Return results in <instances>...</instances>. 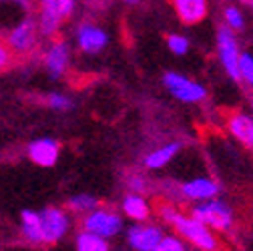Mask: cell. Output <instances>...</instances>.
Returning a JSON list of instances; mask_svg holds the SVG:
<instances>
[{
    "mask_svg": "<svg viewBox=\"0 0 253 251\" xmlns=\"http://www.w3.org/2000/svg\"><path fill=\"white\" fill-rule=\"evenodd\" d=\"M71 229V217L60 207H44L42 211L20 213V233L28 243L54 245Z\"/></svg>",
    "mask_w": 253,
    "mask_h": 251,
    "instance_id": "cell-1",
    "label": "cell"
},
{
    "mask_svg": "<svg viewBox=\"0 0 253 251\" xmlns=\"http://www.w3.org/2000/svg\"><path fill=\"white\" fill-rule=\"evenodd\" d=\"M159 217L165 223L173 225V229L189 243H193L197 249L201 251H215L217 239L215 235L207 229V225H203L201 221H197L191 215H183L179 213V209H175L173 205H161L159 207Z\"/></svg>",
    "mask_w": 253,
    "mask_h": 251,
    "instance_id": "cell-2",
    "label": "cell"
},
{
    "mask_svg": "<svg viewBox=\"0 0 253 251\" xmlns=\"http://www.w3.org/2000/svg\"><path fill=\"white\" fill-rule=\"evenodd\" d=\"M163 84L177 101L187 103V105L201 103L207 97V88L201 83L189 79V77H185L181 73H173V71L165 73L163 75Z\"/></svg>",
    "mask_w": 253,
    "mask_h": 251,
    "instance_id": "cell-3",
    "label": "cell"
},
{
    "mask_svg": "<svg viewBox=\"0 0 253 251\" xmlns=\"http://www.w3.org/2000/svg\"><path fill=\"white\" fill-rule=\"evenodd\" d=\"M84 231H90L94 235H101L105 239H111L115 235L121 233L123 229V219L115 209L109 207H97L94 211L83 215V221H81Z\"/></svg>",
    "mask_w": 253,
    "mask_h": 251,
    "instance_id": "cell-4",
    "label": "cell"
},
{
    "mask_svg": "<svg viewBox=\"0 0 253 251\" xmlns=\"http://www.w3.org/2000/svg\"><path fill=\"white\" fill-rule=\"evenodd\" d=\"M217 54H219L221 65H223V71L229 75V79L241 81V75H239L241 50H239V42L233 35V30L229 26L217 28Z\"/></svg>",
    "mask_w": 253,
    "mask_h": 251,
    "instance_id": "cell-5",
    "label": "cell"
},
{
    "mask_svg": "<svg viewBox=\"0 0 253 251\" xmlns=\"http://www.w3.org/2000/svg\"><path fill=\"white\" fill-rule=\"evenodd\" d=\"M75 10V0H41V18L39 28L44 37H52L67 16Z\"/></svg>",
    "mask_w": 253,
    "mask_h": 251,
    "instance_id": "cell-6",
    "label": "cell"
},
{
    "mask_svg": "<svg viewBox=\"0 0 253 251\" xmlns=\"http://www.w3.org/2000/svg\"><path fill=\"white\" fill-rule=\"evenodd\" d=\"M191 217H195L197 221H201V223L207 225V227L221 229V231L229 229V227H231V221H233L231 209H229L225 203L213 201V199L197 203V205L191 209Z\"/></svg>",
    "mask_w": 253,
    "mask_h": 251,
    "instance_id": "cell-7",
    "label": "cell"
},
{
    "mask_svg": "<svg viewBox=\"0 0 253 251\" xmlns=\"http://www.w3.org/2000/svg\"><path fill=\"white\" fill-rule=\"evenodd\" d=\"M6 42L14 56H26L37 46V22L33 18L20 20L6 37Z\"/></svg>",
    "mask_w": 253,
    "mask_h": 251,
    "instance_id": "cell-8",
    "label": "cell"
},
{
    "mask_svg": "<svg viewBox=\"0 0 253 251\" xmlns=\"http://www.w3.org/2000/svg\"><path fill=\"white\" fill-rule=\"evenodd\" d=\"M77 44L83 52L86 54H99L107 48L109 44V35L105 30L97 24H90V22H84L79 26L77 30Z\"/></svg>",
    "mask_w": 253,
    "mask_h": 251,
    "instance_id": "cell-9",
    "label": "cell"
},
{
    "mask_svg": "<svg viewBox=\"0 0 253 251\" xmlns=\"http://www.w3.org/2000/svg\"><path fill=\"white\" fill-rule=\"evenodd\" d=\"M163 237V229L157 225H135L126 231V241L135 251H155Z\"/></svg>",
    "mask_w": 253,
    "mask_h": 251,
    "instance_id": "cell-10",
    "label": "cell"
},
{
    "mask_svg": "<svg viewBox=\"0 0 253 251\" xmlns=\"http://www.w3.org/2000/svg\"><path fill=\"white\" fill-rule=\"evenodd\" d=\"M60 145L54 139H37L28 145V159L39 167H52L58 161Z\"/></svg>",
    "mask_w": 253,
    "mask_h": 251,
    "instance_id": "cell-11",
    "label": "cell"
},
{
    "mask_svg": "<svg viewBox=\"0 0 253 251\" xmlns=\"http://www.w3.org/2000/svg\"><path fill=\"white\" fill-rule=\"evenodd\" d=\"M69 60H71V52H69V46L67 42H54L48 46L46 54H44V67H46V73L50 75V79H62L69 69Z\"/></svg>",
    "mask_w": 253,
    "mask_h": 251,
    "instance_id": "cell-12",
    "label": "cell"
},
{
    "mask_svg": "<svg viewBox=\"0 0 253 251\" xmlns=\"http://www.w3.org/2000/svg\"><path fill=\"white\" fill-rule=\"evenodd\" d=\"M171 4L183 24H199L207 12V0H171Z\"/></svg>",
    "mask_w": 253,
    "mask_h": 251,
    "instance_id": "cell-13",
    "label": "cell"
},
{
    "mask_svg": "<svg viewBox=\"0 0 253 251\" xmlns=\"http://www.w3.org/2000/svg\"><path fill=\"white\" fill-rule=\"evenodd\" d=\"M227 131L247 149H253V117L235 111L227 117Z\"/></svg>",
    "mask_w": 253,
    "mask_h": 251,
    "instance_id": "cell-14",
    "label": "cell"
},
{
    "mask_svg": "<svg viewBox=\"0 0 253 251\" xmlns=\"http://www.w3.org/2000/svg\"><path fill=\"white\" fill-rule=\"evenodd\" d=\"M181 193L195 201H209L219 193V183L207 177H197L181 185Z\"/></svg>",
    "mask_w": 253,
    "mask_h": 251,
    "instance_id": "cell-15",
    "label": "cell"
},
{
    "mask_svg": "<svg viewBox=\"0 0 253 251\" xmlns=\"http://www.w3.org/2000/svg\"><path fill=\"white\" fill-rule=\"evenodd\" d=\"M121 209H123V213L129 217V219H133V221H139V223L147 221L149 215H151L149 203H147L139 193L125 195V199H123V203H121Z\"/></svg>",
    "mask_w": 253,
    "mask_h": 251,
    "instance_id": "cell-16",
    "label": "cell"
},
{
    "mask_svg": "<svg viewBox=\"0 0 253 251\" xmlns=\"http://www.w3.org/2000/svg\"><path fill=\"white\" fill-rule=\"evenodd\" d=\"M181 151V143H167L159 149L151 151L145 157V167L147 169H163L169 161H173V157Z\"/></svg>",
    "mask_w": 253,
    "mask_h": 251,
    "instance_id": "cell-17",
    "label": "cell"
},
{
    "mask_svg": "<svg viewBox=\"0 0 253 251\" xmlns=\"http://www.w3.org/2000/svg\"><path fill=\"white\" fill-rule=\"evenodd\" d=\"M75 247L77 251H109V241L101 235H94L83 229L81 233H77Z\"/></svg>",
    "mask_w": 253,
    "mask_h": 251,
    "instance_id": "cell-18",
    "label": "cell"
},
{
    "mask_svg": "<svg viewBox=\"0 0 253 251\" xmlns=\"http://www.w3.org/2000/svg\"><path fill=\"white\" fill-rule=\"evenodd\" d=\"M67 207L69 211L77 213V215H86L90 211H94L97 207H101V201L97 197H92L88 193H81V195H75L67 201Z\"/></svg>",
    "mask_w": 253,
    "mask_h": 251,
    "instance_id": "cell-19",
    "label": "cell"
},
{
    "mask_svg": "<svg viewBox=\"0 0 253 251\" xmlns=\"http://www.w3.org/2000/svg\"><path fill=\"white\" fill-rule=\"evenodd\" d=\"M223 18H225V26H229L233 33L243 30V26H245V18H243V14L239 12L237 6H227L223 10Z\"/></svg>",
    "mask_w": 253,
    "mask_h": 251,
    "instance_id": "cell-20",
    "label": "cell"
},
{
    "mask_svg": "<svg viewBox=\"0 0 253 251\" xmlns=\"http://www.w3.org/2000/svg\"><path fill=\"white\" fill-rule=\"evenodd\" d=\"M239 75L241 81L249 86H253V54L251 52H241L239 58Z\"/></svg>",
    "mask_w": 253,
    "mask_h": 251,
    "instance_id": "cell-21",
    "label": "cell"
},
{
    "mask_svg": "<svg viewBox=\"0 0 253 251\" xmlns=\"http://www.w3.org/2000/svg\"><path fill=\"white\" fill-rule=\"evenodd\" d=\"M167 46L173 54L177 56H183L189 52V48H191V44H189V39L183 37V35H169L167 37Z\"/></svg>",
    "mask_w": 253,
    "mask_h": 251,
    "instance_id": "cell-22",
    "label": "cell"
},
{
    "mask_svg": "<svg viewBox=\"0 0 253 251\" xmlns=\"http://www.w3.org/2000/svg\"><path fill=\"white\" fill-rule=\"evenodd\" d=\"M48 107L54 109V111H60V113H65V111H71L73 109V101L67 97V95H60V92H50L48 99H46Z\"/></svg>",
    "mask_w": 253,
    "mask_h": 251,
    "instance_id": "cell-23",
    "label": "cell"
},
{
    "mask_svg": "<svg viewBox=\"0 0 253 251\" xmlns=\"http://www.w3.org/2000/svg\"><path fill=\"white\" fill-rule=\"evenodd\" d=\"M155 251H185V243H183L179 237L165 235V237L161 239V243L157 245Z\"/></svg>",
    "mask_w": 253,
    "mask_h": 251,
    "instance_id": "cell-24",
    "label": "cell"
},
{
    "mask_svg": "<svg viewBox=\"0 0 253 251\" xmlns=\"http://www.w3.org/2000/svg\"><path fill=\"white\" fill-rule=\"evenodd\" d=\"M12 60H14V52L10 50L8 42L6 41H0V71L10 69Z\"/></svg>",
    "mask_w": 253,
    "mask_h": 251,
    "instance_id": "cell-25",
    "label": "cell"
},
{
    "mask_svg": "<svg viewBox=\"0 0 253 251\" xmlns=\"http://www.w3.org/2000/svg\"><path fill=\"white\" fill-rule=\"evenodd\" d=\"M129 187H131V193H145L147 191V183H145V179L141 177V175H133L131 179H129Z\"/></svg>",
    "mask_w": 253,
    "mask_h": 251,
    "instance_id": "cell-26",
    "label": "cell"
},
{
    "mask_svg": "<svg viewBox=\"0 0 253 251\" xmlns=\"http://www.w3.org/2000/svg\"><path fill=\"white\" fill-rule=\"evenodd\" d=\"M2 2H10V4H16L18 8H22V10H28L30 6V0H2Z\"/></svg>",
    "mask_w": 253,
    "mask_h": 251,
    "instance_id": "cell-27",
    "label": "cell"
},
{
    "mask_svg": "<svg viewBox=\"0 0 253 251\" xmlns=\"http://www.w3.org/2000/svg\"><path fill=\"white\" fill-rule=\"evenodd\" d=\"M125 2H129V4H137L139 0H125Z\"/></svg>",
    "mask_w": 253,
    "mask_h": 251,
    "instance_id": "cell-28",
    "label": "cell"
},
{
    "mask_svg": "<svg viewBox=\"0 0 253 251\" xmlns=\"http://www.w3.org/2000/svg\"><path fill=\"white\" fill-rule=\"evenodd\" d=\"M243 4H253V0H241Z\"/></svg>",
    "mask_w": 253,
    "mask_h": 251,
    "instance_id": "cell-29",
    "label": "cell"
}]
</instances>
